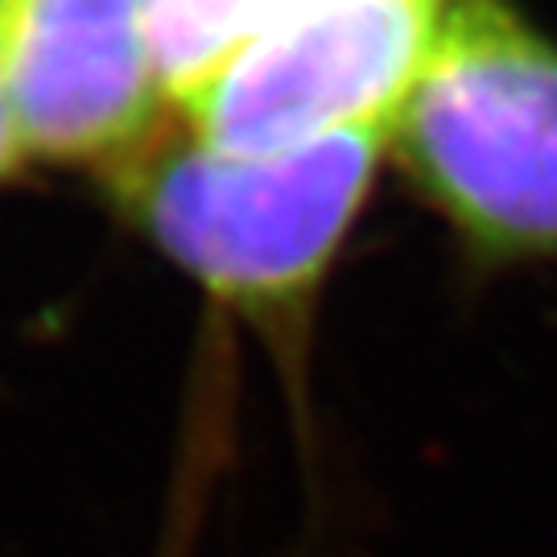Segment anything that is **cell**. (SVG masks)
<instances>
[{"label":"cell","mask_w":557,"mask_h":557,"mask_svg":"<svg viewBox=\"0 0 557 557\" xmlns=\"http://www.w3.org/2000/svg\"><path fill=\"white\" fill-rule=\"evenodd\" d=\"M400 158L483 260L557 257V46L458 0L397 112Z\"/></svg>","instance_id":"cell-1"},{"label":"cell","mask_w":557,"mask_h":557,"mask_svg":"<svg viewBox=\"0 0 557 557\" xmlns=\"http://www.w3.org/2000/svg\"><path fill=\"white\" fill-rule=\"evenodd\" d=\"M384 128H343L273 158L145 140L112 161L120 195L215 294L285 306L306 294L368 190Z\"/></svg>","instance_id":"cell-2"},{"label":"cell","mask_w":557,"mask_h":557,"mask_svg":"<svg viewBox=\"0 0 557 557\" xmlns=\"http://www.w3.org/2000/svg\"><path fill=\"white\" fill-rule=\"evenodd\" d=\"M442 0H310L182 108L207 149L273 158L343 128H388L434 46Z\"/></svg>","instance_id":"cell-3"},{"label":"cell","mask_w":557,"mask_h":557,"mask_svg":"<svg viewBox=\"0 0 557 557\" xmlns=\"http://www.w3.org/2000/svg\"><path fill=\"white\" fill-rule=\"evenodd\" d=\"M0 66L34 153L120 161L153 137L161 83L145 0H0Z\"/></svg>","instance_id":"cell-4"},{"label":"cell","mask_w":557,"mask_h":557,"mask_svg":"<svg viewBox=\"0 0 557 557\" xmlns=\"http://www.w3.org/2000/svg\"><path fill=\"white\" fill-rule=\"evenodd\" d=\"M310 0H145L161 96L186 103L244 46Z\"/></svg>","instance_id":"cell-5"},{"label":"cell","mask_w":557,"mask_h":557,"mask_svg":"<svg viewBox=\"0 0 557 557\" xmlns=\"http://www.w3.org/2000/svg\"><path fill=\"white\" fill-rule=\"evenodd\" d=\"M21 133L17 120H13V103H9V91H4V66H0V178L13 174L21 161Z\"/></svg>","instance_id":"cell-6"}]
</instances>
